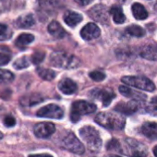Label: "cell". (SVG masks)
Listing matches in <instances>:
<instances>
[{"label":"cell","mask_w":157,"mask_h":157,"mask_svg":"<svg viewBox=\"0 0 157 157\" xmlns=\"http://www.w3.org/2000/svg\"><path fill=\"white\" fill-rule=\"evenodd\" d=\"M132 13H133V16L135 17V19L139 20V21H142V20H145L147 17H148V12L147 10H145V8L140 4V3H134L132 5Z\"/></svg>","instance_id":"21"},{"label":"cell","mask_w":157,"mask_h":157,"mask_svg":"<svg viewBox=\"0 0 157 157\" xmlns=\"http://www.w3.org/2000/svg\"><path fill=\"white\" fill-rule=\"evenodd\" d=\"M12 36V31L5 24H0V41H6Z\"/></svg>","instance_id":"27"},{"label":"cell","mask_w":157,"mask_h":157,"mask_svg":"<svg viewBox=\"0 0 157 157\" xmlns=\"http://www.w3.org/2000/svg\"><path fill=\"white\" fill-rule=\"evenodd\" d=\"M119 92L121 94H123L124 96L126 97H128V98H132L133 101H145L146 100V95H144L143 94L141 93H139V92H136V91H133L132 89L127 87V86H120L119 87Z\"/></svg>","instance_id":"16"},{"label":"cell","mask_w":157,"mask_h":157,"mask_svg":"<svg viewBox=\"0 0 157 157\" xmlns=\"http://www.w3.org/2000/svg\"><path fill=\"white\" fill-rule=\"evenodd\" d=\"M109 13L113 16V20H114V21L116 23L122 24V23L125 22L126 17H125V15H124V13H123V11H122L120 7H118V6L112 7L110 11H109Z\"/></svg>","instance_id":"23"},{"label":"cell","mask_w":157,"mask_h":157,"mask_svg":"<svg viewBox=\"0 0 157 157\" xmlns=\"http://www.w3.org/2000/svg\"><path fill=\"white\" fill-rule=\"evenodd\" d=\"M120 149H123L121 152H124L129 157H146L148 154V149L144 144L130 138L125 140L124 145Z\"/></svg>","instance_id":"4"},{"label":"cell","mask_w":157,"mask_h":157,"mask_svg":"<svg viewBox=\"0 0 157 157\" xmlns=\"http://www.w3.org/2000/svg\"><path fill=\"white\" fill-rule=\"evenodd\" d=\"M106 148H107V150H109V151H120L121 146H120V143L118 142L117 140H111L107 143Z\"/></svg>","instance_id":"33"},{"label":"cell","mask_w":157,"mask_h":157,"mask_svg":"<svg viewBox=\"0 0 157 157\" xmlns=\"http://www.w3.org/2000/svg\"><path fill=\"white\" fill-rule=\"evenodd\" d=\"M14 80V75L11 71L0 68V82H11Z\"/></svg>","instance_id":"28"},{"label":"cell","mask_w":157,"mask_h":157,"mask_svg":"<svg viewBox=\"0 0 157 157\" xmlns=\"http://www.w3.org/2000/svg\"><path fill=\"white\" fill-rule=\"evenodd\" d=\"M147 111L153 116H157V96L151 100V104L148 105Z\"/></svg>","instance_id":"31"},{"label":"cell","mask_w":157,"mask_h":157,"mask_svg":"<svg viewBox=\"0 0 157 157\" xmlns=\"http://www.w3.org/2000/svg\"><path fill=\"white\" fill-rule=\"evenodd\" d=\"M82 21V16L77 12L73 11H67L64 14V21L69 27H75Z\"/></svg>","instance_id":"18"},{"label":"cell","mask_w":157,"mask_h":157,"mask_svg":"<svg viewBox=\"0 0 157 157\" xmlns=\"http://www.w3.org/2000/svg\"><path fill=\"white\" fill-rule=\"evenodd\" d=\"M44 101V98L37 94H29L26 96L21 97V104L22 105H34L36 104H39Z\"/></svg>","instance_id":"22"},{"label":"cell","mask_w":157,"mask_h":157,"mask_svg":"<svg viewBox=\"0 0 157 157\" xmlns=\"http://www.w3.org/2000/svg\"><path fill=\"white\" fill-rule=\"evenodd\" d=\"M61 146L67 151L77 154H82L85 151L82 143L78 140V139L72 132H68L63 138L61 141Z\"/></svg>","instance_id":"7"},{"label":"cell","mask_w":157,"mask_h":157,"mask_svg":"<svg viewBox=\"0 0 157 157\" xmlns=\"http://www.w3.org/2000/svg\"><path fill=\"white\" fill-rule=\"evenodd\" d=\"M155 10H156V11H157V3H156V5H155Z\"/></svg>","instance_id":"42"},{"label":"cell","mask_w":157,"mask_h":157,"mask_svg":"<svg viewBox=\"0 0 157 157\" xmlns=\"http://www.w3.org/2000/svg\"><path fill=\"white\" fill-rule=\"evenodd\" d=\"M90 95L93 99L100 100L104 106H108L111 104V102L113 101V99L116 97V94L114 92H112L110 90L99 89V88L94 89L91 92Z\"/></svg>","instance_id":"10"},{"label":"cell","mask_w":157,"mask_h":157,"mask_svg":"<svg viewBox=\"0 0 157 157\" xmlns=\"http://www.w3.org/2000/svg\"><path fill=\"white\" fill-rule=\"evenodd\" d=\"M126 33L131 36H135V37H142L145 35V31L138 25H131L128 26L126 29Z\"/></svg>","instance_id":"26"},{"label":"cell","mask_w":157,"mask_h":157,"mask_svg":"<svg viewBox=\"0 0 157 157\" xmlns=\"http://www.w3.org/2000/svg\"><path fill=\"white\" fill-rule=\"evenodd\" d=\"M50 63L56 67L65 69L76 68L80 66L81 61L77 56L66 52H54L50 56Z\"/></svg>","instance_id":"2"},{"label":"cell","mask_w":157,"mask_h":157,"mask_svg":"<svg viewBox=\"0 0 157 157\" xmlns=\"http://www.w3.org/2000/svg\"><path fill=\"white\" fill-rule=\"evenodd\" d=\"M109 157H121V156H118V155H110Z\"/></svg>","instance_id":"41"},{"label":"cell","mask_w":157,"mask_h":157,"mask_svg":"<svg viewBox=\"0 0 157 157\" xmlns=\"http://www.w3.org/2000/svg\"><path fill=\"white\" fill-rule=\"evenodd\" d=\"M138 103L136 101H130L128 103H119L115 107V110L125 115H131L134 114L138 110Z\"/></svg>","instance_id":"14"},{"label":"cell","mask_w":157,"mask_h":157,"mask_svg":"<svg viewBox=\"0 0 157 157\" xmlns=\"http://www.w3.org/2000/svg\"><path fill=\"white\" fill-rule=\"evenodd\" d=\"M153 153H154L155 157H157V145L153 148Z\"/></svg>","instance_id":"39"},{"label":"cell","mask_w":157,"mask_h":157,"mask_svg":"<svg viewBox=\"0 0 157 157\" xmlns=\"http://www.w3.org/2000/svg\"><path fill=\"white\" fill-rule=\"evenodd\" d=\"M4 124H5V126H7V127H13V126H15V124H16V120H15V118H14L13 117H11V116H7V117L4 118Z\"/></svg>","instance_id":"35"},{"label":"cell","mask_w":157,"mask_h":157,"mask_svg":"<svg viewBox=\"0 0 157 157\" xmlns=\"http://www.w3.org/2000/svg\"><path fill=\"white\" fill-rule=\"evenodd\" d=\"M140 55L145 59L157 61V44H150L143 46Z\"/></svg>","instance_id":"13"},{"label":"cell","mask_w":157,"mask_h":157,"mask_svg":"<svg viewBox=\"0 0 157 157\" xmlns=\"http://www.w3.org/2000/svg\"><path fill=\"white\" fill-rule=\"evenodd\" d=\"M89 16L95 21L102 24H107L109 21V12L105 6L99 4L89 10Z\"/></svg>","instance_id":"8"},{"label":"cell","mask_w":157,"mask_h":157,"mask_svg":"<svg viewBox=\"0 0 157 157\" xmlns=\"http://www.w3.org/2000/svg\"><path fill=\"white\" fill-rule=\"evenodd\" d=\"M33 40H34V36L33 34H31V33H22L17 38L15 44L19 48H24L29 44L33 43Z\"/></svg>","instance_id":"24"},{"label":"cell","mask_w":157,"mask_h":157,"mask_svg":"<svg viewBox=\"0 0 157 157\" xmlns=\"http://www.w3.org/2000/svg\"><path fill=\"white\" fill-rule=\"evenodd\" d=\"M29 157H53L50 154H31Z\"/></svg>","instance_id":"38"},{"label":"cell","mask_w":157,"mask_h":157,"mask_svg":"<svg viewBox=\"0 0 157 157\" xmlns=\"http://www.w3.org/2000/svg\"><path fill=\"white\" fill-rule=\"evenodd\" d=\"M141 132L148 139L155 140H157V123L146 122L141 127Z\"/></svg>","instance_id":"15"},{"label":"cell","mask_w":157,"mask_h":157,"mask_svg":"<svg viewBox=\"0 0 157 157\" xmlns=\"http://www.w3.org/2000/svg\"><path fill=\"white\" fill-rule=\"evenodd\" d=\"M34 23H35L34 18L32 14L22 15L16 21V24L19 28H24V29H28L32 27L33 25H34Z\"/></svg>","instance_id":"20"},{"label":"cell","mask_w":157,"mask_h":157,"mask_svg":"<svg viewBox=\"0 0 157 157\" xmlns=\"http://www.w3.org/2000/svg\"><path fill=\"white\" fill-rule=\"evenodd\" d=\"M96 105L86 102V101H77L73 103L71 106L70 118L72 122H77L80 120L82 116L89 115L96 111Z\"/></svg>","instance_id":"5"},{"label":"cell","mask_w":157,"mask_h":157,"mask_svg":"<svg viewBox=\"0 0 157 157\" xmlns=\"http://www.w3.org/2000/svg\"><path fill=\"white\" fill-rule=\"evenodd\" d=\"M3 138V133L2 132H0V140H1Z\"/></svg>","instance_id":"40"},{"label":"cell","mask_w":157,"mask_h":157,"mask_svg":"<svg viewBox=\"0 0 157 157\" xmlns=\"http://www.w3.org/2000/svg\"><path fill=\"white\" fill-rule=\"evenodd\" d=\"M37 73L42 78H44L45 81H52L56 78V72L49 68L37 67Z\"/></svg>","instance_id":"25"},{"label":"cell","mask_w":157,"mask_h":157,"mask_svg":"<svg viewBox=\"0 0 157 157\" xmlns=\"http://www.w3.org/2000/svg\"><path fill=\"white\" fill-rule=\"evenodd\" d=\"M45 57V54L42 51H37L32 56V62L35 65H38L44 61Z\"/></svg>","instance_id":"30"},{"label":"cell","mask_w":157,"mask_h":157,"mask_svg":"<svg viewBox=\"0 0 157 157\" xmlns=\"http://www.w3.org/2000/svg\"><path fill=\"white\" fill-rule=\"evenodd\" d=\"M48 32L51 35H53L56 38H63L66 35V32L63 29V27L57 22V21H52L48 25Z\"/></svg>","instance_id":"19"},{"label":"cell","mask_w":157,"mask_h":157,"mask_svg":"<svg viewBox=\"0 0 157 157\" xmlns=\"http://www.w3.org/2000/svg\"><path fill=\"white\" fill-rule=\"evenodd\" d=\"M31 64V60L28 56H22L21 58H19L15 63H14V67L17 69H22V68H26L30 66Z\"/></svg>","instance_id":"29"},{"label":"cell","mask_w":157,"mask_h":157,"mask_svg":"<svg viewBox=\"0 0 157 157\" xmlns=\"http://www.w3.org/2000/svg\"><path fill=\"white\" fill-rule=\"evenodd\" d=\"M33 131L35 136L38 138H48L56 131V127L50 122H42L35 125Z\"/></svg>","instance_id":"11"},{"label":"cell","mask_w":157,"mask_h":157,"mask_svg":"<svg viewBox=\"0 0 157 157\" xmlns=\"http://www.w3.org/2000/svg\"><path fill=\"white\" fill-rule=\"evenodd\" d=\"M37 116L40 117L60 119V118L63 117L64 112L58 105L50 104L48 105H45V106L40 108L37 111Z\"/></svg>","instance_id":"9"},{"label":"cell","mask_w":157,"mask_h":157,"mask_svg":"<svg viewBox=\"0 0 157 157\" xmlns=\"http://www.w3.org/2000/svg\"><path fill=\"white\" fill-rule=\"evenodd\" d=\"M121 81L127 85L148 92H153L155 89L153 82L142 76H125L121 78Z\"/></svg>","instance_id":"6"},{"label":"cell","mask_w":157,"mask_h":157,"mask_svg":"<svg viewBox=\"0 0 157 157\" xmlns=\"http://www.w3.org/2000/svg\"><path fill=\"white\" fill-rule=\"evenodd\" d=\"M95 122L100 126L112 130L123 129L126 123L125 118L120 114L115 112L99 113L95 117Z\"/></svg>","instance_id":"1"},{"label":"cell","mask_w":157,"mask_h":157,"mask_svg":"<svg viewBox=\"0 0 157 157\" xmlns=\"http://www.w3.org/2000/svg\"><path fill=\"white\" fill-rule=\"evenodd\" d=\"M75 2H77L78 5H81V6H87L93 2V0H75Z\"/></svg>","instance_id":"37"},{"label":"cell","mask_w":157,"mask_h":157,"mask_svg":"<svg viewBox=\"0 0 157 157\" xmlns=\"http://www.w3.org/2000/svg\"><path fill=\"white\" fill-rule=\"evenodd\" d=\"M59 90L65 94H73L76 93L78 86L70 78H64L58 84Z\"/></svg>","instance_id":"17"},{"label":"cell","mask_w":157,"mask_h":157,"mask_svg":"<svg viewBox=\"0 0 157 157\" xmlns=\"http://www.w3.org/2000/svg\"><path fill=\"white\" fill-rule=\"evenodd\" d=\"M89 75H90L91 78H93V80L95 82H102L105 78V74L101 71H93Z\"/></svg>","instance_id":"32"},{"label":"cell","mask_w":157,"mask_h":157,"mask_svg":"<svg viewBox=\"0 0 157 157\" xmlns=\"http://www.w3.org/2000/svg\"><path fill=\"white\" fill-rule=\"evenodd\" d=\"M11 57L9 55L0 53V66H5L7 65L10 61Z\"/></svg>","instance_id":"34"},{"label":"cell","mask_w":157,"mask_h":157,"mask_svg":"<svg viewBox=\"0 0 157 157\" xmlns=\"http://www.w3.org/2000/svg\"><path fill=\"white\" fill-rule=\"evenodd\" d=\"M80 134L92 151H98L101 149L102 140L98 131L94 128L86 126L80 129Z\"/></svg>","instance_id":"3"},{"label":"cell","mask_w":157,"mask_h":157,"mask_svg":"<svg viewBox=\"0 0 157 157\" xmlns=\"http://www.w3.org/2000/svg\"><path fill=\"white\" fill-rule=\"evenodd\" d=\"M100 34H101V31H100L99 27L94 23L86 24L82 28V30L81 31L82 37L86 41L96 39V38H98L100 36Z\"/></svg>","instance_id":"12"},{"label":"cell","mask_w":157,"mask_h":157,"mask_svg":"<svg viewBox=\"0 0 157 157\" xmlns=\"http://www.w3.org/2000/svg\"><path fill=\"white\" fill-rule=\"evenodd\" d=\"M9 8V0H0V11H4Z\"/></svg>","instance_id":"36"}]
</instances>
